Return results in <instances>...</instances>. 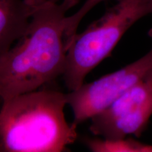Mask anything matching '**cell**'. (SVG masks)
Masks as SVG:
<instances>
[{"instance_id":"obj_1","label":"cell","mask_w":152,"mask_h":152,"mask_svg":"<svg viewBox=\"0 0 152 152\" xmlns=\"http://www.w3.org/2000/svg\"><path fill=\"white\" fill-rule=\"evenodd\" d=\"M26 32L0 56V100L37 90L63 76L68 51L67 12L78 0H30Z\"/></svg>"},{"instance_id":"obj_2","label":"cell","mask_w":152,"mask_h":152,"mask_svg":"<svg viewBox=\"0 0 152 152\" xmlns=\"http://www.w3.org/2000/svg\"><path fill=\"white\" fill-rule=\"evenodd\" d=\"M66 94L31 91L2 101L0 152H62L77 137V126L64 113Z\"/></svg>"},{"instance_id":"obj_3","label":"cell","mask_w":152,"mask_h":152,"mask_svg":"<svg viewBox=\"0 0 152 152\" xmlns=\"http://www.w3.org/2000/svg\"><path fill=\"white\" fill-rule=\"evenodd\" d=\"M116 1L99 19L72 39L63 74L69 91L76 90L84 83L86 76L111 54L131 26L152 14V0Z\"/></svg>"},{"instance_id":"obj_4","label":"cell","mask_w":152,"mask_h":152,"mask_svg":"<svg viewBox=\"0 0 152 152\" xmlns=\"http://www.w3.org/2000/svg\"><path fill=\"white\" fill-rule=\"evenodd\" d=\"M149 35L152 39V28ZM151 73L152 46L147 54L136 61L66 93L68 105L73 113V123L77 127L90 119Z\"/></svg>"},{"instance_id":"obj_5","label":"cell","mask_w":152,"mask_h":152,"mask_svg":"<svg viewBox=\"0 0 152 152\" xmlns=\"http://www.w3.org/2000/svg\"><path fill=\"white\" fill-rule=\"evenodd\" d=\"M152 115V73L90 118V130L104 139L141 135Z\"/></svg>"},{"instance_id":"obj_6","label":"cell","mask_w":152,"mask_h":152,"mask_svg":"<svg viewBox=\"0 0 152 152\" xmlns=\"http://www.w3.org/2000/svg\"><path fill=\"white\" fill-rule=\"evenodd\" d=\"M31 14L30 0H0V56L25 33Z\"/></svg>"},{"instance_id":"obj_7","label":"cell","mask_w":152,"mask_h":152,"mask_svg":"<svg viewBox=\"0 0 152 152\" xmlns=\"http://www.w3.org/2000/svg\"><path fill=\"white\" fill-rule=\"evenodd\" d=\"M85 144L94 152H152V145L132 139L86 138Z\"/></svg>"},{"instance_id":"obj_8","label":"cell","mask_w":152,"mask_h":152,"mask_svg":"<svg viewBox=\"0 0 152 152\" xmlns=\"http://www.w3.org/2000/svg\"><path fill=\"white\" fill-rule=\"evenodd\" d=\"M104 1L107 0H86L83 6L77 11V12L71 16H67L66 33L68 44L71 43L74 36L77 34L79 25L85 16L96 5Z\"/></svg>"},{"instance_id":"obj_9","label":"cell","mask_w":152,"mask_h":152,"mask_svg":"<svg viewBox=\"0 0 152 152\" xmlns=\"http://www.w3.org/2000/svg\"><path fill=\"white\" fill-rule=\"evenodd\" d=\"M51 1H54V2H58V1H63V0H51Z\"/></svg>"}]
</instances>
